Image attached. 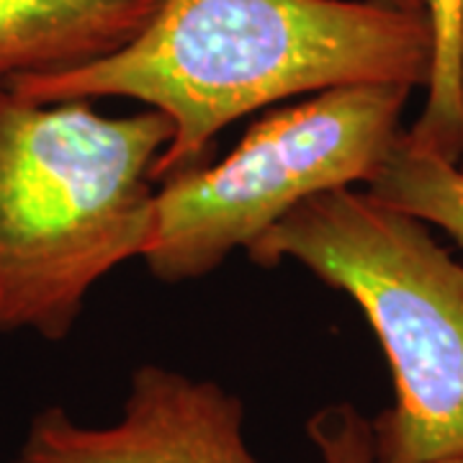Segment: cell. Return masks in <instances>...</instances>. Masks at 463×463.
Masks as SVG:
<instances>
[{"label": "cell", "instance_id": "cell-1", "mask_svg": "<svg viewBox=\"0 0 463 463\" xmlns=\"http://www.w3.org/2000/svg\"><path fill=\"white\" fill-rule=\"evenodd\" d=\"M425 14L381 0H160L127 47L99 62L8 80L33 103L129 99L167 116L155 183L209 163L216 134L297 96L361 83L425 88Z\"/></svg>", "mask_w": 463, "mask_h": 463}, {"label": "cell", "instance_id": "cell-2", "mask_svg": "<svg viewBox=\"0 0 463 463\" xmlns=\"http://www.w3.org/2000/svg\"><path fill=\"white\" fill-rule=\"evenodd\" d=\"M173 127L155 109L33 103L0 83V332L60 343L111 270L142 258L152 167Z\"/></svg>", "mask_w": 463, "mask_h": 463}, {"label": "cell", "instance_id": "cell-3", "mask_svg": "<svg viewBox=\"0 0 463 463\" xmlns=\"http://www.w3.org/2000/svg\"><path fill=\"white\" fill-rule=\"evenodd\" d=\"M298 263L364 312L392 368L394 404L371 420L379 463L463 453V263L430 227L365 188L298 203L248 250Z\"/></svg>", "mask_w": 463, "mask_h": 463}, {"label": "cell", "instance_id": "cell-4", "mask_svg": "<svg viewBox=\"0 0 463 463\" xmlns=\"http://www.w3.org/2000/svg\"><path fill=\"white\" fill-rule=\"evenodd\" d=\"M414 88L361 83L270 109L214 165L157 183L142 258L163 283L206 279L298 203L364 188L402 137Z\"/></svg>", "mask_w": 463, "mask_h": 463}, {"label": "cell", "instance_id": "cell-5", "mask_svg": "<svg viewBox=\"0 0 463 463\" xmlns=\"http://www.w3.org/2000/svg\"><path fill=\"white\" fill-rule=\"evenodd\" d=\"M29 463H260L245 438V404L212 379L139 365L121 417L83 425L65 407L33 414L21 446Z\"/></svg>", "mask_w": 463, "mask_h": 463}, {"label": "cell", "instance_id": "cell-6", "mask_svg": "<svg viewBox=\"0 0 463 463\" xmlns=\"http://www.w3.org/2000/svg\"><path fill=\"white\" fill-rule=\"evenodd\" d=\"M160 0H0V83L99 62L127 47Z\"/></svg>", "mask_w": 463, "mask_h": 463}, {"label": "cell", "instance_id": "cell-7", "mask_svg": "<svg viewBox=\"0 0 463 463\" xmlns=\"http://www.w3.org/2000/svg\"><path fill=\"white\" fill-rule=\"evenodd\" d=\"M364 188L373 199L443 232L463 252V167L456 160L417 147L402 132Z\"/></svg>", "mask_w": 463, "mask_h": 463}, {"label": "cell", "instance_id": "cell-8", "mask_svg": "<svg viewBox=\"0 0 463 463\" xmlns=\"http://www.w3.org/2000/svg\"><path fill=\"white\" fill-rule=\"evenodd\" d=\"M422 14L432 39L430 75L425 83V106L414 118L407 139L417 147L458 160V54L463 36V0H422Z\"/></svg>", "mask_w": 463, "mask_h": 463}, {"label": "cell", "instance_id": "cell-9", "mask_svg": "<svg viewBox=\"0 0 463 463\" xmlns=\"http://www.w3.org/2000/svg\"><path fill=\"white\" fill-rule=\"evenodd\" d=\"M319 463H376L373 425L355 404L335 402L307 420Z\"/></svg>", "mask_w": 463, "mask_h": 463}, {"label": "cell", "instance_id": "cell-10", "mask_svg": "<svg viewBox=\"0 0 463 463\" xmlns=\"http://www.w3.org/2000/svg\"><path fill=\"white\" fill-rule=\"evenodd\" d=\"M458 121H461V145H458V165L463 167V36H461V54H458Z\"/></svg>", "mask_w": 463, "mask_h": 463}, {"label": "cell", "instance_id": "cell-11", "mask_svg": "<svg viewBox=\"0 0 463 463\" xmlns=\"http://www.w3.org/2000/svg\"><path fill=\"white\" fill-rule=\"evenodd\" d=\"M381 3L402 8V11H417V14H422V0H381Z\"/></svg>", "mask_w": 463, "mask_h": 463}, {"label": "cell", "instance_id": "cell-12", "mask_svg": "<svg viewBox=\"0 0 463 463\" xmlns=\"http://www.w3.org/2000/svg\"><path fill=\"white\" fill-rule=\"evenodd\" d=\"M430 463H463V453L461 456H453V458H443V461H430Z\"/></svg>", "mask_w": 463, "mask_h": 463}, {"label": "cell", "instance_id": "cell-13", "mask_svg": "<svg viewBox=\"0 0 463 463\" xmlns=\"http://www.w3.org/2000/svg\"><path fill=\"white\" fill-rule=\"evenodd\" d=\"M14 463H29V461H24V458H21V456H18V458H16V461H14Z\"/></svg>", "mask_w": 463, "mask_h": 463}]
</instances>
